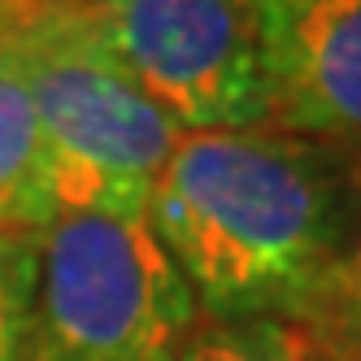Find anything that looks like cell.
<instances>
[{
  "label": "cell",
  "instance_id": "1",
  "mask_svg": "<svg viewBox=\"0 0 361 361\" xmlns=\"http://www.w3.org/2000/svg\"><path fill=\"white\" fill-rule=\"evenodd\" d=\"M357 178L300 135L188 131L152 188L148 222L200 318H300L344 248Z\"/></svg>",
  "mask_w": 361,
  "mask_h": 361
},
{
  "label": "cell",
  "instance_id": "2",
  "mask_svg": "<svg viewBox=\"0 0 361 361\" xmlns=\"http://www.w3.org/2000/svg\"><path fill=\"white\" fill-rule=\"evenodd\" d=\"M0 44L31 96L57 214H148L183 131L118 57L96 0H22Z\"/></svg>",
  "mask_w": 361,
  "mask_h": 361
},
{
  "label": "cell",
  "instance_id": "3",
  "mask_svg": "<svg viewBox=\"0 0 361 361\" xmlns=\"http://www.w3.org/2000/svg\"><path fill=\"white\" fill-rule=\"evenodd\" d=\"M200 322L183 270L148 214H57L22 361H178Z\"/></svg>",
  "mask_w": 361,
  "mask_h": 361
},
{
  "label": "cell",
  "instance_id": "4",
  "mask_svg": "<svg viewBox=\"0 0 361 361\" xmlns=\"http://www.w3.org/2000/svg\"><path fill=\"white\" fill-rule=\"evenodd\" d=\"M96 13L183 135L270 126L266 0H96Z\"/></svg>",
  "mask_w": 361,
  "mask_h": 361
},
{
  "label": "cell",
  "instance_id": "5",
  "mask_svg": "<svg viewBox=\"0 0 361 361\" xmlns=\"http://www.w3.org/2000/svg\"><path fill=\"white\" fill-rule=\"evenodd\" d=\"M270 126L335 152L361 183V0H266Z\"/></svg>",
  "mask_w": 361,
  "mask_h": 361
},
{
  "label": "cell",
  "instance_id": "6",
  "mask_svg": "<svg viewBox=\"0 0 361 361\" xmlns=\"http://www.w3.org/2000/svg\"><path fill=\"white\" fill-rule=\"evenodd\" d=\"M53 218L57 200L48 188L39 122L9 48L0 44V231L39 235Z\"/></svg>",
  "mask_w": 361,
  "mask_h": 361
},
{
  "label": "cell",
  "instance_id": "7",
  "mask_svg": "<svg viewBox=\"0 0 361 361\" xmlns=\"http://www.w3.org/2000/svg\"><path fill=\"white\" fill-rule=\"evenodd\" d=\"M178 361H348L318 326L283 314L200 318Z\"/></svg>",
  "mask_w": 361,
  "mask_h": 361
},
{
  "label": "cell",
  "instance_id": "8",
  "mask_svg": "<svg viewBox=\"0 0 361 361\" xmlns=\"http://www.w3.org/2000/svg\"><path fill=\"white\" fill-rule=\"evenodd\" d=\"M300 322L318 326L348 361H361V183H357V204H353L344 248L335 257L322 292L300 314Z\"/></svg>",
  "mask_w": 361,
  "mask_h": 361
},
{
  "label": "cell",
  "instance_id": "9",
  "mask_svg": "<svg viewBox=\"0 0 361 361\" xmlns=\"http://www.w3.org/2000/svg\"><path fill=\"white\" fill-rule=\"evenodd\" d=\"M35 279H39V235L0 231V361L27 357Z\"/></svg>",
  "mask_w": 361,
  "mask_h": 361
},
{
  "label": "cell",
  "instance_id": "10",
  "mask_svg": "<svg viewBox=\"0 0 361 361\" xmlns=\"http://www.w3.org/2000/svg\"><path fill=\"white\" fill-rule=\"evenodd\" d=\"M22 5V0H0V35L9 31V22H13V9Z\"/></svg>",
  "mask_w": 361,
  "mask_h": 361
}]
</instances>
